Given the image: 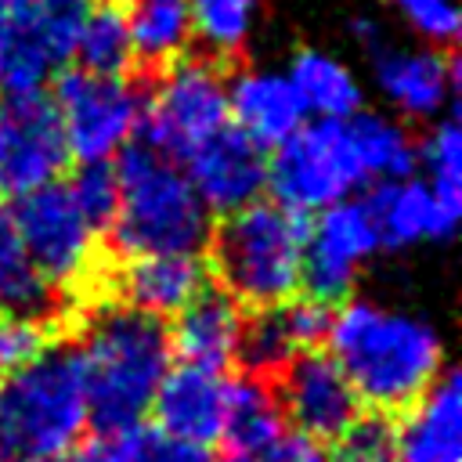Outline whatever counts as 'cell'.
I'll use <instances>...</instances> for the list:
<instances>
[{"label": "cell", "instance_id": "cell-1", "mask_svg": "<svg viewBox=\"0 0 462 462\" xmlns=\"http://www.w3.org/2000/svg\"><path fill=\"white\" fill-rule=\"evenodd\" d=\"M328 354L354 383L357 397L383 408H408L440 372L444 346L430 321L372 300H343L328 321Z\"/></svg>", "mask_w": 462, "mask_h": 462}, {"label": "cell", "instance_id": "cell-2", "mask_svg": "<svg viewBox=\"0 0 462 462\" xmlns=\"http://www.w3.org/2000/svg\"><path fill=\"white\" fill-rule=\"evenodd\" d=\"M79 365L87 386V411L94 430H130L144 422L152 397L173 365L170 332L162 318L126 303L101 307L87 328Z\"/></svg>", "mask_w": 462, "mask_h": 462}, {"label": "cell", "instance_id": "cell-3", "mask_svg": "<svg viewBox=\"0 0 462 462\" xmlns=\"http://www.w3.org/2000/svg\"><path fill=\"white\" fill-rule=\"evenodd\" d=\"M116 217L112 245L123 256L141 253H199L209 242V209L191 188L180 162L159 155L144 141H130L116 155Z\"/></svg>", "mask_w": 462, "mask_h": 462}, {"label": "cell", "instance_id": "cell-4", "mask_svg": "<svg viewBox=\"0 0 462 462\" xmlns=\"http://www.w3.org/2000/svg\"><path fill=\"white\" fill-rule=\"evenodd\" d=\"M90 426L79 350L43 346L29 365L0 375V451L36 462L69 451Z\"/></svg>", "mask_w": 462, "mask_h": 462}, {"label": "cell", "instance_id": "cell-5", "mask_svg": "<svg viewBox=\"0 0 462 462\" xmlns=\"http://www.w3.org/2000/svg\"><path fill=\"white\" fill-rule=\"evenodd\" d=\"M307 217L278 202H249L224 213L220 227L209 231L213 271L220 289L245 307H274L300 292Z\"/></svg>", "mask_w": 462, "mask_h": 462}, {"label": "cell", "instance_id": "cell-6", "mask_svg": "<svg viewBox=\"0 0 462 462\" xmlns=\"http://www.w3.org/2000/svg\"><path fill=\"white\" fill-rule=\"evenodd\" d=\"M368 184L346 119H314L289 134L267 159V188L278 206L292 213H318L332 202L354 199Z\"/></svg>", "mask_w": 462, "mask_h": 462}, {"label": "cell", "instance_id": "cell-7", "mask_svg": "<svg viewBox=\"0 0 462 462\" xmlns=\"http://www.w3.org/2000/svg\"><path fill=\"white\" fill-rule=\"evenodd\" d=\"M231 123L227 79L209 58H177L162 69L152 94H144L141 141L159 155L184 162L195 148Z\"/></svg>", "mask_w": 462, "mask_h": 462}, {"label": "cell", "instance_id": "cell-8", "mask_svg": "<svg viewBox=\"0 0 462 462\" xmlns=\"http://www.w3.org/2000/svg\"><path fill=\"white\" fill-rule=\"evenodd\" d=\"M51 105L65 137V152L76 162H112L141 126L144 90L130 76H97L69 69L54 79Z\"/></svg>", "mask_w": 462, "mask_h": 462}, {"label": "cell", "instance_id": "cell-9", "mask_svg": "<svg viewBox=\"0 0 462 462\" xmlns=\"http://www.w3.org/2000/svg\"><path fill=\"white\" fill-rule=\"evenodd\" d=\"M22 245L40 278L58 292L87 278L94 263V227L76 209L65 184L51 180L11 202Z\"/></svg>", "mask_w": 462, "mask_h": 462}, {"label": "cell", "instance_id": "cell-10", "mask_svg": "<svg viewBox=\"0 0 462 462\" xmlns=\"http://www.w3.org/2000/svg\"><path fill=\"white\" fill-rule=\"evenodd\" d=\"M69 162L58 112L43 90L0 97V199L14 202L61 177Z\"/></svg>", "mask_w": 462, "mask_h": 462}, {"label": "cell", "instance_id": "cell-11", "mask_svg": "<svg viewBox=\"0 0 462 462\" xmlns=\"http://www.w3.org/2000/svg\"><path fill=\"white\" fill-rule=\"evenodd\" d=\"M94 0H29L25 11L0 32L4 90L32 94L72 61L79 29Z\"/></svg>", "mask_w": 462, "mask_h": 462}, {"label": "cell", "instance_id": "cell-12", "mask_svg": "<svg viewBox=\"0 0 462 462\" xmlns=\"http://www.w3.org/2000/svg\"><path fill=\"white\" fill-rule=\"evenodd\" d=\"M379 253L372 220L361 199H343L307 217V242H303V271L300 289L321 303H343L357 282V271L368 256Z\"/></svg>", "mask_w": 462, "mask_h": 462}, {"label": "cell", "instance_id": "cell-13", "mask_svg": "<svg viewBox=\"0 0 462 462\" xmlns=\"http://www.w3.org/2000/svg\"><path fill=\"white\" fill-rule=\"evenodd\" d=\"M354 36L368 47L375 83L386 101L408 119H437L458 90V58L437 47H393L372 18L354 22Z\"/></svg>", "mask_w": 462, "mask_h": 462}, {"label": "cell", "instance_id": "cell-14", "mask_svg": "<svg viewBox=\"0 0 462 462\" xmlns=\"http://www.w3.org/2000/svg\"><path fill=\"white\" fill-rule=\"evenodd\" d=\"M274 397L296 433L310 440H336L357 415L361 397L332 354L300 350L282 372Z\"/></svg>", "mask_w": 462, "mask_h": 462}, {"label": "cell", "instance_id": "cell-15", "mask_svg": "<svg viewBox=\"0 0 462 462\" xmlns=\"http://www.w3.org/2000/svg\"><path fill=\"white\" fill-rule=\"evenodd\" d=\"M180 166L209 213H235L267 191V148L249 141L231 123Z\"/></svg>", "mask_w": 462, "mask_h": 462}, {"label": "cell", "instance_id": "cell-16", "mask_svg": "<svg viewBox=\"0 0 462 462\" xmlns=\"http://www.w3.org/2000/svg\"><path fill=\"white\" fill-rule=\"evenodd\" d=\"M227 372L170 365L148 408L155 415V430L199 448L217 444L227 415Z\"/></svg>", "mask_w": 462, "mask_h": 462}, {"label": "cell", "instance_id": "cell-17", "mask_svg": "<svg viewBox=\"0 0 462 462\" xmlns=\"http://www.w3.org/2000/svg\"><path fill=\"white\" fill-rule=\"evenodd\" d=\"M242 321V303L231 300L224 289L206 285L173 314V325H166L170 354L191 368L227 372L238 361Z\"/></svg>", "mask_w": 462, "mask_h": 462}, {"label": "cell", "instance_id": "cell-18", "mask_svg": "<svg viewBox=\"0 0 462 462\" xmlns=\"http://www.w3.org/2000/svg\"><path fill=\"white\" fill-rule=\"evenodd\" d=\"M401 462H462V379L444 368L393 426Z\"/></svg>", "mask_w": 462, "mask_h": 462}, {"label": "cell", "instance_id": "cell-19", "mask_svg": "<svg viewBox=\"0 0 462 462\" xmlns=\"http://www.w3.org/2000/svg\"><path fill=\"white\" fill-rule=\"evenodd\" d=\"M227 116L260 148H278L289 134L307 123V108L289 79V72L249 69L227 83Z\"/></svg>", "mask_w": 462, "mask_h": 462}, {"label": "cell", "instance_id": "cell-20", "mask_svg": "<svg viewBox=\"0 0 462 462\" xmlns=\"http://www.w3.org/2000/svg\"><path fill=\"white\" fill-rule=\"evenodd\" d=\"M209 267L199 253H141L126 256L119 274L123 303L152 318H173L199 289H206Z\"/></svg>", "mask_w": 462, "mask_h": 462}, {"label": "cell", "instance_id": "cell-21", "mask_svg": "<svg viewBox=\"0 0 462 462\" xmlns=\"http://www.w3.org/2000/svg\"><path fill=\"white\" fill-rule=\"evenodd\" d=\"M361 202H365V213L372 220L375 242L386 253H401V249L426 242V238H448L440 227L433 195H430L426 180L415 173L375 180L361 195Z\"/></svg>", "mask_w": 462, "mask_h": 462}, {"label": "cell", "instance_id": "cell-22", "mask_svg": "<svg viewBox=\"0 0 462 462\" xmlns=\"http://www.w3.org/2000/svg\"><path fill=\"white\" fill-rule=\"evenodd\" d=\"M282 433H285V415L274 397V386H267L260 375L231 379L227 383V415H224V433H220V440L227 444V455L253 462Z\"/></svg>", "mask_w": 462, "mask_h": 462}, {"label": "cell", "instance_id": "cell-23", "mask_svg": "<svg viewBox=\"0 0 462 462\" xmlns=\"http://www.w3.org/2000/svg\"><path fill=\"white\" fill-rule=\"evenodd\" d=\"M289 79L314 119H350L361 112V83L357 76L321 51H300L289 65Z\"/></svg>", "mask_w": 462, "mask_h": 462}, {"label": "cell", "instance_id": "cell-24", "mask_svg": "<svg viewBox=\"0 0 462 462\" xmlns=\"http://www.w3.org/2000/svg\"><path fill=\"white\" fill-rule=\"evenodd\" d=\"M126 25L134 58L144 65H170L191 43V7L188 0H126Z\"/></svg>", "mask_w": 462, "mask_h": 462}, {"label": "cell", "instance_id": "cell-25", "mask_svg": "<svg viewBox=\"0 0 462 462\" xmlns=\"http://www.w3.org/2000/svg\"><path fill=\"white\" fill-rule=\"evenodd\" d=\"M350 137L357 148V159L368 173V180H390V177H408L419 166V141L390 116L375 112H354L350 119Z\"/></svg>", "mask_w": 462, "mask_h": 462}, {"label": "cell", "instance_id": "cell-26", "mask_svg": "<svg viewBox=\"0 0 462 462\" xmlns=\"http://www.w3.org/2000/svg\"><path fill=\"white\" fill-rule=\"evenodd\" d=\"M419 162L426 166L422 180L433 195L444 235L451 238L462 217V130L455 119H440L430 137L419 144Z\"/></svg>", "mask_w": 462, "mask_h": 462}, {"label": "cell", "instance_id": "cell-27", "mask_svg": "<svg viewBox=\"0 0 462 462\" xmlns=\"http://www.w3.org/2000/svg\"><path fill=\"white\" fill-rule=\"evenodd\" d=\"M51 303H54V289L32 267L14 224V209L7 199H0V307L43 318Z\"/></svg>", "mask_w": 462, "mask_h": 462}, {"label": "cell", "instance_id": "cell-28", "mask_svg": "<svg viewBox=\"0 0 462 462\" xmlns=\"http://www.w3.org/2000/svg\"><path fill=\"white\" fill-rule=\"evenodd\" d=\"M72 58L79 69L97 72V76H126L134 65V43H130V25L126 11L119 0H94Z\"/></svg>", "mask_w": 462, "mask_h": 462}, {"label": "cell", "instance_id": "cell-29", "mask_svg": "<svg viewBox=\"0 0 462 462\" xmlns=\"http://www.w3.org/2000/svg\"><path fill=\"white\" fill-rule=\"evenodd\" d=\"M303 350L289 307H256L253 318L242 321V339H238V361L245 365L249 375H278L296 354Z\"/></svg>", "mask_w": 462, "mask_h": 462}, {"label": "cell", "instance_id": "cell-30", "mask_svg": "<svg viewBox=\"0 0 462 462\" xmlns=\"http://www.w3.org/2000/svg\"><path fill=\"white\" fill-rule=\"evenodd\" d=\"M260 4L263 0H188L191 36H199L213 58H231L242 51Z\"/></svg>", "mask_w": 462, "mask_h": 462}, {"label": "cell", "instance_id": "cell-31", "mask_svg": "<svg viewBox=\"0 0 462 462\" xmlns=\"http://www.w3.org/2000/svg\"><path fill=\"white\" fill-rule=\"evenodd\" d=\"M65 188H69L76 209L83 213V220L94 231H108V224L116 217V199H119L116 166L112 162H79Z\"/></svg>", "mask_w": 462, "mask_h": 462}, {"label": "cell", "instance_id": "cell-32", "mask_svg": "<svg viewBox=\"0 0 462 462\" xmlns=\"http://www.w3.org/2000/svg\"><path fill=\"white\" fill-rule=\"evenodd\" d=\"M328 462H401L393 422L383 415H357L336 440Z\"/></svg>", "mask_w": 462, "mask_h": 462}, {"label": "cell", "instance_id": "cell-33", "mask_svg": "<svg viewBox=\"0 0 462 462\" xmlns=\"http://www.w3.org/2000/svg\"><path fill=\"white\" fill-rule=\"evenodd\" d=\"M47 346V325L43 318L4 310L0 307V375L29 365Z\"/></svg>", "mask_w": 462, "mask_h": 462}, {"label": "cell", "instance_id": "cell-34", "mask_svg": "<svg viewBox=\"0 0 462 462\" xmlns=\"http://www.w3.org/2000/svg\"><path fill=\"white\" fill-rule=\"evenodd\" d=\"M397 7V14L430 43H455L462 14L455 0H390Z\"/></svg>", "mask_w": 462, "mask_h": 462}, {"label": "cell", "instance_id": "cell-35", "mask_svg": "<svg viewBox=\"0 0 462 462\" xmlns=\"http://www.w3.org/2000/svg\"><path fill=\"white\" fill-rule=\"evenodd\" d=\"M134 444H137V462H217L209 448L166 437L162 430L144 426V422L134 426Z\"/></svg>", "mask_w": 462, "mask_h": 462}, {"label": "cell", "instance_id": "cell-36", "mask_svg": "<svg viewBox=\"0 0 462 462\" xmlns=\"http://www.w3.org/2000/svg\"><path fill=\"white\" fill-rule=\"evenodd\" d=\"M65 462H137L134 426L130 430H97L87 444H72L65 451Z\"/></svg>", "mask_w": 462, "mask_h": 462}, {"label": "cell", "instance_id": "cell-37", "mask_svg": "<svg viewBox=\"0 0 462 462\" xmlns=\"http://www.w3.org/2000/svg\"><path fill=\"white\" fill-rule=\"evenodd\" d=\"M253 462H328V455L321 451L318 440L303 437V433H282L263 455H256Z\"/></svg>", "mask_w": 462, "mask_h": 462}, {"label": "cell", "instance_id": "cell-38", "mask_svg": "<svg viewBox=\"0 0 462 462\" xmlns=\"http://www.w3.org/2000/svg\"><path fill=\"white\" fill-rule=\"evenodd\" d=\"M25 4H29V0H0V32L25 11Z\"/></svg>", "mask_w": 462, "mask_h": 462}, {"label": "cell", "instance_id": "cell-39", "mask_svg": "<svg viewBox=\"0 0 462 462\" xmlns=\"http://www.w3.org/2000/svg\"><path fill=\"white\" fill-rule=\"evenodd\" d=\"M0 94H4V47H0Z\"/></svg>", "mask_w": 462, "mask_h": 462}, {"label": "cell", "instance_id": "cell-40", "mask_svg": "<svg viewBox=\"0 0 462 462\" xmlns=\"http://www.w3.org/2000/svg\"><path fill=\"white\" fill-rule=\"evenodd\" d=\"M0 462H14V458H11V455H7V451H0Z\"/></svg>", "mask_w": 462, "mask_h": 462}]
</instances>
